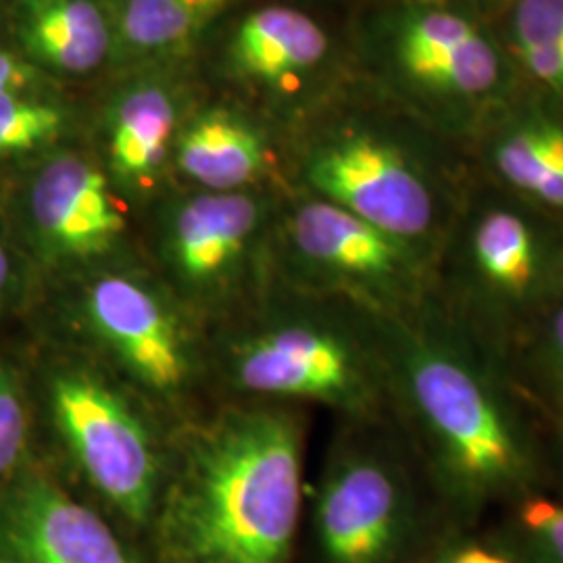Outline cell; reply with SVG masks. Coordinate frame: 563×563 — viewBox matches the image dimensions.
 Returning <instances> with one entry per match:
<instances>
[{
  "label": "cell",
  "mask_w": 563,
  "mask_h": 563,
  "mask_svg": "<svg viewBox=\"0 0 563 563\" xmlns=\"http://www.w3.org/2000/svg\"><path fill=\"white\" fill-rule=\"evenodd\" d=\"M263 222L265 205L249 190H201L167 211L159 255L184 309L222 311L234 301Z\"/></svg>",
  "instance_id": "30bf717a"
},
{
  "label": "cell",
  "mask_w": 563,
  "mask_h": 563,
  "mask_svg": "<svg viewBox=\"0 0 563 563\" xmlns=\"http://www.w3.org/2000/svg\"><path fill=\"white\" fill-rule=\"evenodd\" d=\"M65 125V113L48 102L23 97V92L0 95V157L30 153L55 141Z\"/></svg>",
  "instance_id": "7402d4cb"
},
{
  "label": "cell",
  "mask_w": 563,
  "mask_h": 563,
  "mask_svg": "<svg viewBox=\"0 0 563 563\" xmlns=\"http://www.w3.org/2000/svg\"><path fill=\"white\" fill-rule=\"evenodd\" d=\"M549 443L547 463L549 472H558L563 481V420H549Z\"/></svg>",
  "instance_id": "4316f807"
},
{
  "label": "cell",
  "mask_w": 563,
  "mask_h": 563,
  "mask_svg": "<svg viewBox=\"0 0 563 563\" xmlns=\"http://www.w3.org/2000/svg\"><path fill=\"white\" fill-rule=\"evenodd\" d=\"M0 549L18 563H134L92 507L41 472L23 474L2 499Z\"/></svg>",
  "instance_id": "7c38bea8"
},
{
  "label": "cell",
  "mask_w": 563,
  "mask_h": 563,
  "mask_svg": "<svg viewBox=\"0 0 563 563\" xmlns=\"http://www.w3.org/2000/svg\"><path fill=\"white\" fill-rule=\"evenodd\" d=\"M537 213L520 199L484 202L437 265L441 307L505 367L563 288V241Z\"/></svg>",
  "instance_id": "277c9868"
},
{
  "label": "cell",
  "mask_w": 563,
  "mask_h": 563,
  "mask_svg": "<svg viewBox=\"0 0 563 563\" xmlns=\"http://www.w3.org/2000/svg\"><path fill=\"white\" fill-rule=\"evenodd\" d=\"M0 563H18V562H15V560H13V558H9V555H7V553H4V551H2V549H0Z\"/></svg>",
  "instance_id": "f1b7e54d"
},
{
  "label": "cell",
  "mask_w": 563,
  "mask_h": 563,
  "mask_svg": "<svg viewBox=\"0 0 563 563\" xmlns=\"http://www.w3.org/2000/svg\"><path fill=\"white\" fill-rule=\"evenodd\" d=\"M15 32L30 59L67 76L99 69L115 36L95 0H18Z\"/></svg>",
  "instance_id": "5bb4252c"
},
{
  "label": "cell",
  "mask_w": 563,
  "mask_h": 563,
  "mask_svg": "<svg viewBox=\"0 0 563 563\" xmlns=\"http://www.w3.org/2000/svg\"><path fill=\"white\" fill-rule=\"evenodd\" d=\"M27 407L15 376L0 365V481L20 465L27 444Z\"/></svg>",
  "instance_id": "cb8c5ba5"
},
{
  "label": "cell",
  "mask_w": 563,
  "mask_h": 563,
  "mask_svg": "<svg viewBox=\"0 0 563 563\" xmlns=\"http://www.w3.org/2000/svg\"><path fill=\"white\" fill-rule=\"evenodd\" d=\"M302 178L313 197L376 225L439 263L446 242L444 199L430 172L395 142L374 134H342L318 144Z\"/></svg>",
  "instance_id": "9c48e42d"
},
{
  "label": "cell",
  "mask_w": 563,
  "mask_h": 563,
  "mask_svg": "<svg viewBox=\"0 0 563 563\" xmlns=\"http://www.w3.org/2000/svg\"><path fill=\"white\" fill-rule=\"evenodd\" d=\"M48 405L81 478L121 518L148 523L162 501L167 457L136 393L99 363L65 362L51 372Z\"/></svg>",
  "instance_id": "5b68a950"
},
{
  "label": "cell",
  "mask_w": 563,
  "mask_h": 563,
  "mask_svg": "<svg viewBox=\"0 0 563 563\" xmlns=\"http://www.w3.org/2000/svg\"><path fill=\"white\" fill-rule=\"evenodd\" d=\"M181 176L207 192H242L267 169L262 134L225 109H211L181 128L176 144Z\"/></svg>",
  "instance_id": "9a60e30c"
},
{
  "label": "cell",
  "mask_w": 563,
  "mask_h": 563,
  "mask_svg": "<svg viewBox=\"0 0 563 563\" xmlns=\"http://www.w3.org/2000/svg\"><path fill=\"white\" fill-rule=\"evenodd\" d=\"M490 167L516 199L544 216H563V121L509 125L490 148Z\"/></svg>",
  "instance_id": "ac0fdd59"
},
{
  "label": "cell",
  "mask_w": 563,
  "mask_h": 563,
  "mask_svg": "<svg viewBox=\"0 0 563 563\" xmlns=\"http://www.w3.org/2000/svg\"><path fill=\"white\" fill-rule=\"evenodd\" d=\"M383 423H355L323 465L313 532L323 563H395L416 526V488Z\"/></svg>",
  "instance_id": "52a82bcc"
},
{
  "label": "cell",
  "mask_w": 563,
  "mask_h": 563,
  "mask_svg": "<svg viewBox=\"0 0 563 563\" xmlns=\"http://www.w3.org/2000/svg\"><path fill=\"white\" fill-rule=\"evenodd\" d=\"M284 239L297 292L351 302L374 318H402L437 297L434 263L320 197L290 211Z\"/></svg>",
  "instance_id": "8992f818"
},
{
  "label": "cell",
  "mask_w": 563,
  "mask_h": 563,
  "mask_svg": "<svg viewBox=\"0 0 563 563\" xmlns=\"http://www.w3.org/2000/svg\"><path fill=\"white\" fill-rule=\"evenodd\" d=\"M514 44L526 71L563 95V0H518Z\"/></svg>",
  "instance_id": "44dd1931"
},
{
  "label": "cell",
  "mask_w": 563,
  "mask_h": 563,
  "mask_svg": "<svg viewBox=\"0 0 563 563\" xmlns=\"http://www.w3.org/2000/svg\"><path fill=\"white\" fill-rule=\"evenodd\" d=\"M434 563H516L511 558L501 555L493 549H486L481 544H467L462 549H455L453 553L444 555L441 560H437Z\"/></svg>",
  "instance_id": "484cf974"
},
{
  "label": "cell",
  "mask_w": 563,
  "mask_h": 563,
  "mask_svg": "<svg viewBox=\"0 0 563 563\" xmlns=\"http://www.w3.org/2000/svg\"><path fill=\"white\" fill-rule=\"evenodd\" d=\"M162 532L176 563H288L302 507V422L239 405L192 430L167 462Z\"/></svg>",
  "instance_id": "7a4b0ae2"
},
{
  "label": "cell",
  "mask_w": 563,
  "mask_h": 563,
  "mask_svg": "<svg viewBox=\"0 0 563 563\" xmlns=\"http://www.w3.org/2000/svg\"><path fill=\"white\" fill-rule=\"evenodd\" d=\"M402 76L430 95L478 101L504 81V59L483 27L444 4H418L402 15L395 34Z\"/></svg>",
  "instance_id": "4fadbf2b"
},
{
  "label": "cell",
  "mask_w": 563,
  "mask_h": 563,
  "mask_svg": "<svg viewBox=\"0 0 563 563\" xmlns=\"http://www.w3.org/2000/svg\"><path fill=\"white\" fill-rule=\"evenodd\" d=\"M376 322L390 416L444 504L465 514L539 493L547 446L504 363L437 297L416 313Z\"/></svg>",
  "instance_id": "6da1fadb"
},
{
  "label": "cell",
  "mask_w": 563,
  "mask_h": 563,
  "mask_svg": "<svg viewBox=\"0 0 563 563\" xmlns=\"http://www.w3.org/2000/svg\"><path fill=\"white\" fill-rule=\"evenodd\" d=\"M174 292L123 269L92 274L78 316L121 383L144 399L176 405L201 374L202 357Z\"/></svg>",
  "instance_id": "ba28073f"
},
{
  "label": "cell",
  "mask_w": 563,
  "mask_h": 563,
  "mask_svg": "<svg viewBox=\"0 0 563 563\" xmlns=\"http://www.w3.org/2000/svg\"><path fill=\"white\" fill-rule=\"evenodd\" d=\"M507 369L544 420H563V288L526 332Z\"/></svg>",
  "instance_id": "ffe728a7"
},
{
  "label": "cell",
  "mask_w": 563,
  "mask_h": 563,
  "mask_svg": "<svg viewBox=\"0 0 563 563\" xmlns=\"http://www.w3.org/2000/svg\"><path fill=\"white\" fill-rule=\"evenodd\" d=\"M516 528L528 563H563V504L526 495L516 501Z\"/></svg>",
  "instance_id": "603a6c76"
},
{
  "label": "cell",
  "mask_w": 563,
  "mask_h": 563,
  "mask_svg": "<svg viewBox=\"0 0 563 563\" xmlns=\"http://www.w3.org/2000/svg\"><path fill=\"white\" fill-rule=\"evenodd\" d=\"M328 36L307 13L263 7L242 21L230 57L244 78L286 86L309 76L328 55Z\"/></svg>",
  "instance_id": "2e32d148"
},
{
  "label": "cell",
  "mask_w": 563,
  "mask_h": 563,
  "mask_svg": "<svg viewBox=\"0 0 563 563\" xmlns=\"http://www.w3.org/2000/svg\"><path fill=\"white\" fill-rule=\"evenodd\" d=\"M34 80V71L15 55L0 48V95L23 92Z\"/></svg>",
  "instance_id": "d4e9b609"
},
{
  "label": "cell",
  "mask_w": 563,
  "mask_h": 563,
  "mask_svg": "<svg viewBox=\"0 0 563 563\" xmlns=\"http://www.w3.org/2000/svg\"><path fill=\"white\" fill-rule=\"evenodd\" d=\"M216 363L242 397L320 402L353 423L390 418L378 322L351 302L297 290L265 299L257 313L223 332Z\"/></svg>",
  "instance_id": "3957f363"
},
{
  "label": "cell",
  "mask_w": 563,
  "mask_h": 563,
  "mask_svg": "<svg viewBox=\"0 0 563 563\" xmlns=\"http://www.w3.org/2000/svg\"><path fill=\"white\" fill-rule=\"evenodd\" d=\"M27 222L42 257L57 265L101 262L128 225L107 172L76 153L55 155L34 174Z\"/></svg>",
  "instance_id": "8fae6325"
},
{
  "label": "cell",
  "mask_w": 563,
  "mask_h": 563,
  "mask_svg": "<svg viewBox=\"0 0 563 563\" xmlns=\"http://www.w3.org/2000/svg\"><path fill=\"white\" fill-rule=\"evenodd\" d=\"M178 104L159 84H141L121 95L109 120V169L132 190L151 188L176 144Z\"/></svg>",
  "instance_id": "e0dca14e"
},
{
  "label": "cell",
  "mask_w": 563,
  "mask_h": 563,
  "mask_svg": "<svg viewBox=\"0 0 563 563\" xmlns=\"http://www.w3.org/2000/svg\"><path fill=\"white\" fill-rule=\"evenodd\" d=\"M232 0H123L113 34L136 57L176 55Z\"/></svg>",
  "instance_id": "d6986e66"
},
{
  "label": "cell",
  "mask_w": 563,
  "mask_h": 563,
  "mask_svg": "<svg viewBox=\"0 0 563 563\" xmlns=\"http://www.w3.org/2000/svg\"><path fill=\"white\" fill-rule=\"evenodd\" d=\"M9 276H11V263H9V255H7V249L0 241V297L9 284Z\"/></svg>",
  "instance_id": "83f0119b"
}]
</instances>
